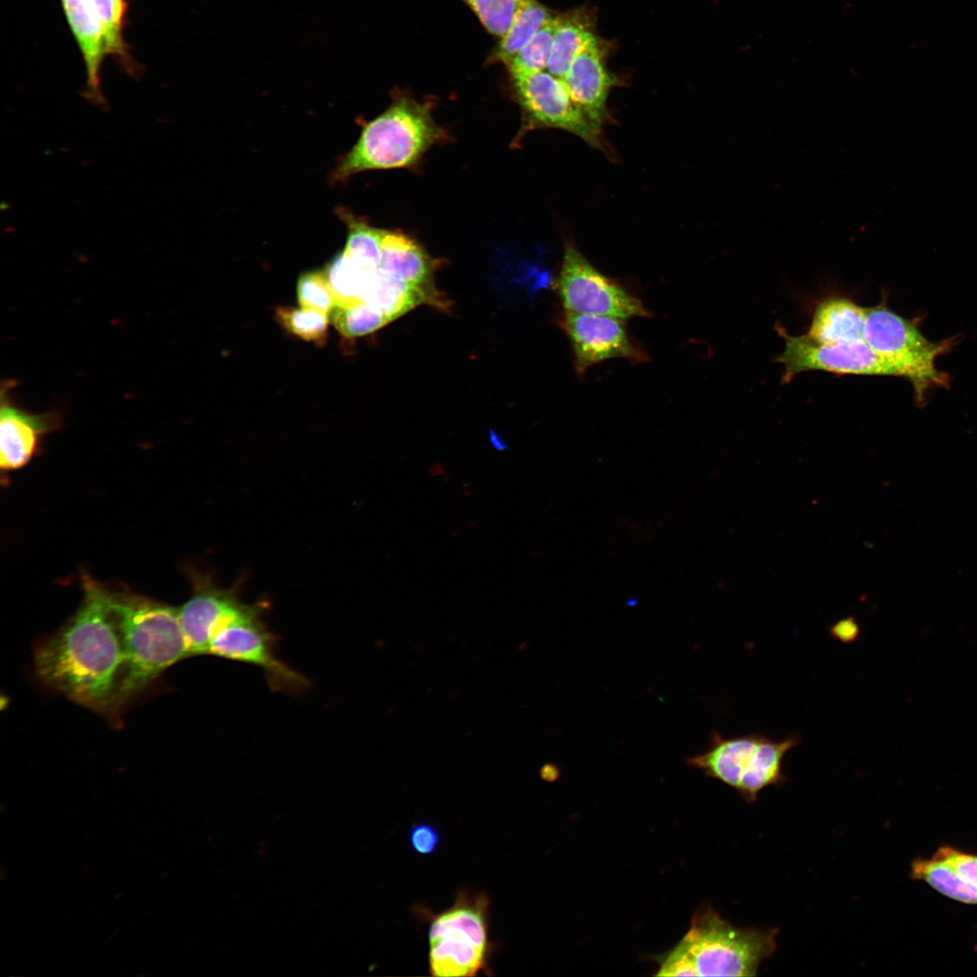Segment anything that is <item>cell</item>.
Returning <instances> with one entry per match:
<instances>
[{
  "mask_svg": "<svg viewBox=\"0 0 977 977\" xmlns=\"http://www.w3.org/2000/svg\"><path fill=\"white\" fill-rule=\"evenodd\" d=\"M62 1L85 62L87 84L84 96L103 108L107 102L100 90V70L108 50L102 25L88 0Z\"/></svg>",
  "mask_w": 977,
  "mask_h": 977,
  "instance_id": "cell-17",
  "label": "cell"
},
{
  "mask_svg": "<svg viewBox=\"0 0 977 977\" xmlns=\"http://www.w3.org/2000/svg\"><path fill=\"white\" fill-rule=\"evenodd\" d=\"M98 16L105 35L108 52H122L121 36L124 0H88Z\"/></svg>",
  "mask_w": 977,
  "mask_h": 977,
  "instance_id": "cell-30",
  "label": "cell"
},
{
  "mask_svg": "<svg viewBox=\"0 0 977 977\" xmlns=\"http://www.w3.org/2000/svg\"><path fill=\"white\" fill-rule=\"evenodd\" d=\"M331 318L337 330L348 338L370 334L390 322L381 310L365 301L336 306Z\"/></svg>",
  "mask_w": 977,
  "mask_h": 977,
  "instance_id": "cell-25",
  "label": "cell"
},
{
  "mask_svg": "<svg viewBox=\"0 0 977 977\" xmlns=\"http://www.w3.org/2000/svg\"><path fill=\"white\" fill-rule=\"evenodd\" d=\"M475 12L484 27L502 37L526 0H464Z\"/></svg>",
  "mask_w": 977,
  "mask_h": 977,
  "instance_id": "cell-28",
  "label": "cell"
},
{
  "mask_svg": "<svg viewBox=\"0 0 977 977\" xmlns=\"http://www.w3.org/2000/svg\"><path fill=\"white\" fill-rule=\"evenodd\" d=\"M122 645L116 715L166 669L190 658L179 609L129 591H109Z\"/></svg>",
  "mask_w": 977,
  "mask_h": 977,
  "instance_id": "cell-2",
  "label": "cell"
},
{
  "mask_svg": "<svg viewBox=\"0 0 977 977\" xmlns=\"http://www.w3.org/2000/svg\"><path fill=\"white\" fill-rule=\"evenodd\" d=\"M76 612L34 650L37 677L71 701L117 720L116 697L123 666L120 636L109 590L82 577Z\"/></svg>",
  "mask_w": 977,
  "mask_h": 977,
  "instance_id": "cell-1",
  "label": "cell"
},
{
  "mask_svg": "<svg viewBox=\"0 0 977 977\" xmlns=\"http://www.w3.org/2000/svg\"><path fill=\"white\" fill-rule=\"evenodd\" d=\"M244 603L238 587L223 589L209 578L194 576L192 594L179 609L189 656L208 654L216 631Z\"/></svg>",
  "mask_w": 977,
  "mask_h": 977,
  "instance_id": "cell-14",
  "label": "cell"
},
{
  "mask_svg": "<svg viewBox=\"0 0 977 977\" xmlns=\"http://www.w3.org/2000/svg\"><path fill=\"white\" fill-rule=\"evenodd\" d=\"M865 322L866 308L848 298L833 296L817 305L807 335L822 344L865 340Z\"/></svg>",
  "mask_w": 977,
  "mask_h": 977,
  "instance_id": "cell-18",
  "label": "cell"
},
{
  "mask_svg": "<svg viewBox=\"0 0 977 977\" xmlns=\"http://www.w3.org/2000/svg\"><path fill=\"white\" fill-rule=\"evenodd\" d=\"M372 270H366L343 251L335 256L324 270L336 299V306L364 301L363 297Z\"/></svg>",
  "mask_w": 977,
  "mask_h": 977,
  "instance_id": "cell-22",
  "label": "cell"
},
{
  "mask_svg": "<svg viewBox=\"0 0 977 977\" xmlns=\"http://www.w3.org/2000/svg\"><path fill=\"white\" fill-rule=\"evenodd\" d=\"M339 215L348 229L346 244L343 252L366 270L377 269L381 261L382 242L386 230L374 227L343 209L339 210Z\"/></svg>",
  "mask_w": 977,
  "mask_h": 977,
  "instance_id": "cell-23",
  "label": "cell"
},
{
  "mask_svg": "<svg viewBox=\"0 0 977 977\" xmlns=\"http://www.w3.org/2000/svg\"><path fill=\"white\" fill-rule=\"evenodd\" d=\"M946 861L963 878L977 886V855L943 846L934 854Z\"/></svg>",
  "mask_w": 977,
  "mask_h": 977,
  "instance_id": "cell-31",
  "label": "cell"
},
{
  "mask_svg": "<svg viewBox=\"0 0 977 977\" xmlns=\"http://www.w3.org/2000/svg\"><path fill=\"white\" fill-rule=\"evenodd\" d=\"M911 875L913 878L926 882L952 899L977 905V886L963 878L946 861L935 855L931 858L914 860Z\"/></svg>",
  "mask_w": 977,
  "mask_h": 977,
  "instance_id": "cell-21",
  "label": "cell"
},
{
  "mask_svg": "<svg viewBox=\"0 0 977 977\" xmlns=\"http://www.w3.org/2000/svg\"><path fill=\"white\" fill-rule=\"evenodd\" d=\"M557 24L558 17H552L516 53L507 64L511 76L546 69Z\"/></svg>",
  "mask_w": 977,
  "mask_h": 977,
  "instance_id": "cell-26",
  "label": "cell"
},
{
  "mask_svg": "<svg viewBox=\"0 0 977 977\" xmlns=\"http://www.w3.org/2000/svg\"><path fill=\"white\" fill-rule=\"evenodd\" d=\"M801 743L797 733L776 740L760 733L725 737L714 730L708 746L687 759L690 767L735 789L748 803L769 786H781L786 754Z\"/></svg>",
  "mask_w": 977,
  "mask_h": 977,
  "instance_id": "cell-5",
  "label": "cell"
},
{
  "mask_svg": "<svg viewBox=\"0 0 977 977\" xmlns=\"http://www.w3.org/2000/svg\"><path fill=\"white\" fill-rule=\"evenodd\" d=\"M489 904L485 893L461 889L451 907L432 916L428 958L432 976H476L488 970Z\"/></svg>",
  "mask_w": 977,
  "mask_h": 977,
  "instance_id": "cell-6",
  "label": "cell"
},
{
  "mask_svg": "<svg viewBox=\"0 0 977 977\" xmlns=\"http://www.w3.org/2000/svg\"><path fill=\"white\" fill-rule=\"evenodd\" d=\"M864 339L897 372L908 379L920 403L932 387L947 384V375L935 367V359L953 340L934 343L925 338L910 319L893 312L884 303L866 308Z\"/></svg>",
  "mask_w": 977,
  "mask_h": 977,
  "instance_id": "cell-7",
  "label": "cell"
},
{
  "mask_svg": "<svg viewBox=\"0 0 977 977\" xmlns=\"http://www.w3.org/2000/svg\"><path fill=\"white\" fill-rule=\"evenodd\" d=\"M830 636L842 643L856 641L860 635V626L853 616L840 619L829 629Z\"/></svg>",
  "mask_w": 977,
  "mask_h": 977,
  "instance_id": "cell-33",
  "label": "cell"
},
{
  "mask_svg": "<svg viewBox=\"0 0 977 977\" xmlns=\"http://www.w3.org/2000/svg\"><path fill=\"white\" fill-rule=\"evenodd\" d=\"M15 381L6 379L0 389V466L4 471L18 470L31 461L45 435L62 426L57 410L32 413L15 403Z\"/></svg>",
  "mask_w": 977,
  "mask_h": 977,
  "instance_id": "cell-13",
  "label": "cell"
},
{
  "mask_svg": "<svg viewBox=\"0 0 977 977\" xmlns=\"http://www.w3.org/2000/svg\"><path fill=\"white\" fill-rule=\"evenodd\" d=\"M594 39L588 21L581 14L558 16L547 71L563 79L574 58Z\"/></svg>",
  "mask_w": 977,
  "mask_h": 977,
  "instance_id": "cell-20",
  "label": "cell"
},
{
  "mask_svg": "<svg viewBox=\"0 0 977 977\" xmlns=\"http://www.w3.org/2000/svg\"><path fill=\"white\" fill-rule=\"evenodd\" d=\"M276 318L291 334L317 344L325 343L328 315L304 308L280 307Z\"/></svg>",
  "mask_w": 977,
  "mask_h": 977,
  "instance_id": "cell-27",
  "label": "cell"
},
{
  "mask_svg": "<svg viewBox=\"0 0 977 977\" xmlns=\"http://www.w3.org/2000/svg\"><path fill=\"white\" fill-rule=\"evenodd\" d=\"M437 263L414 239L399 231H385L378 269L417 289L427 304L447 308L433 285Z\"/></svg>",
  "mask_w": 977,
  "mask_h": 977,
  "instance_id": "cell-15",
  "label": "cell"
},
{
  "mask_svg": "<svg viewBox=\"0 0 977 977\" xmlns=\"http://www.w3.org/2000/svg\"><path fill=\"white\" fill-rule=\"evenodd\" d=\"M777 929L738 928L706 906L682 939L658 958L657 976H754L775 951Z\"/></svg>",
  "mask_w": 977,
  "mask_h": 977,
  "instance_id": "cell-3",
  "label": "cell"
},
{
  "mask_svg": "<svg viewBox=\"0 0 977 977\" xmlns=\"http://www.w3.org/2000/svg\"><path fill=\"white\" fill-rule=\"evenodd\" d=\"M561 326L571 343L574 365L582 377L593 365L612 358L647 362V352L629 336L622 319L564 311Z\"/></svg>",
  "mask_w": 977,
  "mask_h": 977,
  "instance_id": "cell-12",
  "label": "cell"
},
{
  "mask_svg": "<svg viewBox=\"0 0 977 977\" xmlns=\"http://www.w3.org/2000/svg\"><path fill=\"white\" fill-rule=\"evenodd\" d=\"M441 840L440 832L429 823L415 824L410 831V843L413 849L421 855L433 853Z\"/></svg>",
  "mask_w": 977,
  "mask_h": 977,
  "instance_id": "cell-32",
  "label": "cell"
},
{
  "mask_svg": "<svg viewBox=\"0 0 977 977\" xmlns=\"http://www.w3.org/2000/svg\"><path fill=\"white\" fill-rule=\"evenodd\" d=\"M297 294L299 303L304 308L329 315L336 307L334 294L322 270L301 274L298 280Z\"/></svg>",
  "mask_w": 977,
  "mask_h": 977,
  "instance_id": "cell-29",
  "label": "cell"
},
{
  "mask_svg": "<svg viewBox=\"0 0 977 977\" xmlns=\"http://www.w3.org/2000/svg\"><path fill=\"white\" fill-rule=\"evenodd\" d=\"M447 138L427 103L398 96L364 127L356 143L339 159L331 181L344 182L366 170L413 166L429 148Z\"/></svg>",
  "mask_w": 977,
  "mask_h": 977,
  "instance_id": "cell-4",
  "label": "cell"
},
{
  "mask_svg": "<svg viewBox=\"0 0 977 977\" xmlns=\"http://www.w3.org/2000/svg\"><path fill=\"white\" fill-rule=\"evenodd\" d=\"M269 608L267 601L244 603L216 631L208 654L261 669L273 691L302 694L310 687L309 679L278 657L279 637L264 621Z\"/></svg>",
  "mask_w": 977,
  "mask_h": 977,
  "instance_id": "cell-8",
  "label": "cell"
},
{
  "mask_svg": "<svg viewBox=\"0 0 977 977\" xmlns=\"http://www.w3.org/2000/svg\"><path fill=\"white\" fill-rule=\"evenodd\" d=\"M552 16L536 0H526L495 52L494 59L507 64L516 53Z\"/></svg>",
  "mask_w": 977,
  "mask_h": 977,
  "instance_id": "cell-24",
  "label": "cell"
},
{
  "mask_svg": "<svg viewBox=\"0 0 977 977\" xmlns=\"http://www.w3.org/2000/svg\"><path fill=\"white\" fill-rule=\"evenodd\" d=\"M363 300L381 310L390 322L427 303L417 289L378 268L371 270Z\"/></svg>",
  "mask_w": 977,
  "mask_h": 977,
  "instance_id": "cell-19",
  "label": "cell"
},
{
  "mask_svg": "<svg viewBox=\"0 0 977 977\" xmlns=\"http://www.w3.org/2000/svg\"><path fill=\"white\" fill-rule=\"evenodd\" d=\"M555 289L564 311L622 320L651 316L640 299L596 270L572 243L565 245Z\"/></svg>",
  "mask_w": 977,
  "mask_h": 977,
  "instance_id": "cell-9",
  "label": "cell"
},
{
  "mask_svg": "<svg viewBox=\"0 0 977 977\" xmlns=\"http://www.w3.org/2000/svg\"><path fill=\"white\" fill-rule=\"evenodd\" d=\"M526 129L536 127L569 131L593 147L603 149L601 131L573 100L564 81L549 71L512 75Z\"/></svg>",
  "mask_w": 977,
  "mask_h": 977,
  "instance_id": "cell-11",
  "label": "cell"
},
{
  "mask_svg": "<svg viewBox=\"0 0 977 977\" xmlns=\"http://www.w3.org/2000/svg\"><path fill=\"white\" fill-rule=\"evenodd\" d=\"M562 80L575 104L601 131L609 119L606 101L614 80L603 64L596 39L574 58Z\"/></svg>",
  "mask_w": 977,
  "mask_h": 977,
  "instance_id": "cell-16",
  "label": "cell"
},
{
  "mask_svg": "<svg viewBox=\"0 0 977 977\" xmlns=\"http://www.w3.org/2000/svg\"><path fill=\"white\" fill-rule=\"evenodd\" d=\"M784 347L778 357L783 365V382H790L796 375L811 370L839 375H895L896 370L876 353L865 340L822 344L807 334L791 336L782 327L778 329Z\"/></svg>",
  "mask_w": 977,
  "mask_h": 977,
  "instance_id": "cell-10",
  "label": "cell"
}]
</instances>
